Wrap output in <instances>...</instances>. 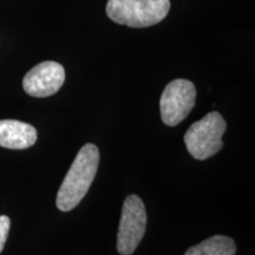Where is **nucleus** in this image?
Returning a JSON list of instances; mask_svg holds the SVG:
<instances>
[{
	"label": "nucleus",
	"mask_w": 255,
	"mask_h": 255,
	"mask_svg": "<svg viewBox=\"0 0 255 255\" xmlns=\"http://www.w3.org/2000/svg\"><path fill=\"white\" fill-rule=\"evenodd\" d=\"M195 85L187 79H175L165 87L159 100L161 119L165 126L175 127L195 107Z\"/></svg>",
	"instance_id": "39448f33"
},
{
	"label": "nucleus",
	"mask_w": 255,
	"mask_h": 255,
	"mask_svg": "<svg viewBox=\"0 0 255 255\" xmlns=\"http://www.w3.org/2000/svg\"><path fill=\"white\" fill-rule=\"evenodd\" d=\"M146 210L141 197L129 195L124 201L117 234V251L131 255L145 234Z\"/></svg>",
	"instance_id": "20e7f679"
},
{
	"label": "nucleus",
	"mask_w": 255,
	"mask_h": 255,
	"mask_svg": "<svg viewBox=\"0 0 255 255\" xmlns=\"http://www.w3.org/2000/svg\"><path fill=\"white\" fill-rule=\"evenodd\" d=\"M237 245L233 239L223 235H215L190 247L184 255H235Z\"/></svg>",
	"instance_id": "6e6552de"
},
{
	"label": "nucleus",
	"mask_w": 255,
	"mask_h": 255,
	"mask_svg": "<svg viewBox=\"0 0 255 255\" xmlns=\"http://www.w3.org/2000/svg\"><path fill=\"white\" fill-rule=\"evenodd\" d=\"M65 81V70L59 63L47 60L32 68L23 79V88L32 97L44 98L59 91Z\"/></svg>",
	"instance_id": "423d86ee"
},
{
	"label": "nucleus",
	"mask_w": 255,
	"mask_h": 255,
	"mask_svg": "<svg viewBox=\"0 0 255 255\" xmlns=\"http://www.w3.org/2000/svg\"><path fill=\"white\" fill-rule=\"evenodd\" d=\"M226 121L216 111L207 114L202 120L193 123L184 135L187 150L195 159H207L218 154L223 146L222 135Z\"/></svg>",
	"instance_id": "7ed1b4c3"
},
{
	"label": "nucleus",
	"mask_w": 255,
	"mask_h": 255,
	"mask_svg": "<svg viewBox=\"0 0 255 255\" xmlns=\"http://www.w3.org/2000/svg\"><path fill=\"white\" fill-rule=\"evenodd\" d=\"M98 165L100 150L97 146L92 143L82 146L57 194V208L70 212L79 205L94 182Z\"/></svg>",
	"instance_id": "f257e3e1"
},
{
	"label": "nucleus",
	"mask_w": 255,
	"mask_h": 255,
	"mask_svg": "<svg viewBox=\"0 0 255 255\" xmlns=\"http://www.w3.org/2000/svg\"><path fill=\"white\" fill-rule=\"evenodd\" d=\"M170 9L169 0H109L107 14L111 20L129 27L158 24Z\"/></svg>",
	"instance_id": "f03ea898"
},
{
	"label": "nucleus",
	"mask_w": 255,
	"mask_h": 255,
	"mask_svg": "<svg viewBox=\"0 0 255 255\" xmlns=\"http://www.w3.org/2000/svg\"><path fill=\"white\" fill-rule=\"evenodd\" d=\"M37 141V130L31 124L15 120H0V145L21 150L30 148Z\"/></svg>",
	"instance_id": "0eeeda50"
},
{
	"label": "nucleus",
	"mask_w": 255,
	"mask_h": 255,
	"mask_svg": "<svg viewBox=\"0 0 255 255\" xmlns=\"http://www.w3.org/2000/svg\"><path fill=\"white\" fill-rule=\"evenodd\" d=\"M9 227H11V220H9L8 216H0V253L4 250L5 242L7 240Z\"/></svg>",
	"instance_id": "1a4fd4ad"
}]
</instances>
